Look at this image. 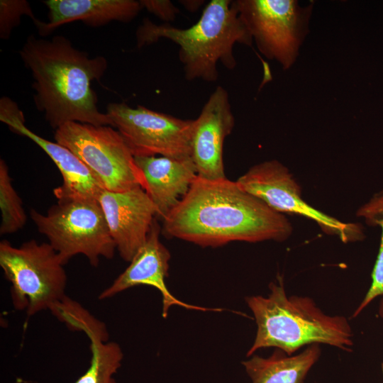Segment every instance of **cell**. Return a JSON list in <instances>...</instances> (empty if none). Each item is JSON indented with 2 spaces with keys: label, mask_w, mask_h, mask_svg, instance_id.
Returning <instances> with one entry per match:
<instances>
[{
  "label": "cell",
  "mask_w": 383,
  "mask_h": 383,
  "mask_svg": "<svg viewBox=\"0 0 383 383\" xmlns=\"http://www.w3.org/2000/svg\"><path fill=\"white\" fill-rule=\"evenodd\" d=\"M292 232L284 214L242 189L236 181L198 176L161 227L166 238L212 248L234 241L283 242Z\"/></svg>",
  "instance_id": "1"
},
{
  "label": "cell",
  "mask_w": 383,
  "mask_h": 383,
  "mask_svg": "<svg viewBox=\"0 0 383 383\" xmlns=\"http://www.w3.org/2000/svg\"><path fill=\"white\" fill-rule=\"evenodd\" d=\"M19 53L33 79L35 106L52 128L70 122L113 127L108 114L98 109L91 86L107 69L104 57H90L62 35L47 40L31 35Z\"/></svg>",
  "instance_id": "2"
},
{
  "label": "cell",
  "mask_w": 383,
  "mask_h": 383,
  "mask_svg": "<svg viewBox=\"0 0 383 383\" xmlns=\"http://www.w3.org/2000/svg\"><path fill=\"white\" fill-rule=\"evenodd\" d=\"M269 289L267 296L245 299L257 325L248 357L271 347L292 355L301 348L313 344L351 350L353 333L345 316L326 314L310 297L287 296L281 276L270 283Z\"/></svg>",
  "instance_id": "3"
},
{
  "label": "cell",
  "mask_w": 383,
  "mask_h": 383,
  "mask_svg": "<svg viewBox=\"0 0 383 383\" xmlns=\"http://www.w3.org/2000/svg\"><path fill=\"white\" fill-rule=\"evenodd\" d=\"M135 36L138 48L161 38L174 43L179 47L178 55L185 79L207 82L218 79V63L231 70L236 67L233 54L236 43L252 46L253 41L231 0H211L198 21L184 29L145 18Z\"/></svg>",
  "instance_id": "4"
},
{
  "label": "cell",
  "mask_w": 383,
  "mask_h": 383,
  "mask_svg": "<svg viewBox=\"0 0 383 383\" xmlns=\"http://www.w3.org/2000/svg\"><path fill=\"white\" fill-rule=\"evenodd\" d=\"M65 265L49 243L30 240L14 247L0 242V266L11 283L13 306L28 317L51 310L66 296Z\"/></svg>",
  "instance_id": "5"
},
{
  "label": "cell",
  "mask_w": 383,
  "mask_h": 383,
  "mask_svg": "<svg viewBox=\"0 0 383 383\" xmlns=\"http://www.w3.org/2000/svg\"><path fill=\"white\" fill-rule=\"evenodd\" d=\"M30 216L65 264L83 255L96 267L101 258L114 255L116 245L98 200L58 199L45 214L31 209Z\"/></svg>",
  "instance_id": "6"
},
{
  "label": "cell",
  "mask_w": 383,
  "mask_h": 383,
  "mask_svg": "<svg viewBox=\"0 0 383 383\" xmlns=\"http://www.w3.org/2000/svg\"><path fill=\"white\" fill-rule=\"evenodd\" d=\"M54 138L74 152L106 190L120 192L145 189L143 174L115 128L70 122L55 130Z\"/></svg>",
  "instance_id": "7"
},
{
  "label": "cell",
  "mask_w": 383,
  "mask_h": 383,
  "mask_svg": "<svg viewBox=\"0 0 383 383\" xmlns=\"http://www.w3.org/2000/svg\"><path fill=\"white\" fill-rule=\"evenodd\" d=\"M238 16L259 51L289 69L309 32L312 2L301 7L296 0L233 1Z\"/></svg>",
  "instance_id": "8"
},
{
  "label": "cell",
  "mask_w": 383,
  "mask_h": 383,
  "mask_svg": "<svg viewBox=\"0 0 383 383\" xmlns=\"http://www.w3.org/2000/svg\"><path fill=\"white\" fill-rule=\"evenodd\" d=\"M106 113L134 157L191 158L194 120L123 102L109 104Z\"/></svg>",
  "instance_id": "9"
},
{
  "label": "cell",
  "mask_w": 383,
  "mask_h": 383,
  "mask_svg": "<svg viewBox=\"0 0 383 383\" xmlns=\"http://www.w3.org/2000/svg\"><path fill=\"white\" fill-rule=\"evenodd\" d=\"M244 191L262 200L281 213L302 216L316 222L329 235L343 242L361 240L365 234L361 225L344 223L309 205L301 196V189L289 169L272 160L251 167L237 180Z\"/></svg>",
  "instance_id": "10"
},
{
  "label": "cell",
  "mask_w": 383,
  "mask_h": 383,
  "mask_svg": "<svg viewBox=\"0 0 383 383\" xmlns=\"http://www.w3.org/2000/svg\"><path fill=\"white\" fill-rule=\"evenodd\" d=\"M0 120L13 132L33 141L56 165L63 179L62 185L53 190L57 200H98L102 191L106 189L94 173L70 150L57 142L48 140L28 129L25 125L23 112L8 97H3L0 100Z\"/></svg>",
  "instance_id": "11"
},
{
  "label": "cell",
  "mask_w": 383,
  "mask_h": 383,
  "mask_svg": "<svg viewBox=\"0 0 383 383\" xmlns=\"http://www.w3.org/2000/svg\"><path fill=\"white\" fill-rule=\"evenodd\" d=\"M235 126L227 90L218 86L194 120L191 158L197 176L208 179L226 177L223 159L225 139Z\"/></svg>",
  "instance_id": "12"
},
{
  "label": "cell",
  "mask_w": 383,
  "mask_h": 383,
  "mask_svg": "<svg viewBox=\"0 0 383 383\" xmlns=\"http://www.w3.org/2000/svg\"><path fill=\"white\" fill-rule=\"evenodd\" d=\"M121 257L131 262L148 238L156 209L142 187L115 192L104 189L98 198Z\"/></svg>",
  "instance_id": "13"
},
{
  "label": "cell",
  "mask_w": 383,
  "mask_h": 383,
  "mask_svg": "<svg viewBox=\"0 0 383 383\" xmlns=\"http://www.w3.org/2000/svg\"><path fill=\"white\" fill-rule=\"evenodd\" d=\"M160 233L161 226L155 218L144 245L131 260L128 267L100 293L99 299L111 298L133 287L148 285L157 289L162 296L163 318L167 316L170 309L174 305L202 311H221V309H209L187 304L170 292L165 279L169 274L170 253L160 240Z\"/></svg>",
  "instance_id": "14"
},
{
  "label": "cell",
  "mask_w": 383,
  "mask_h": 383,
  "mask_svg": "<svg viewBox=\"0 0 383 383\" xmlns=\"http://www.w3.org/2000/svg\"><path fill=\"white\" fill-rule=\"evenodd\" d=\"M145 179L144 190L162 220L187 194L197 176L192 158L134 157Z\"/></svg>",
  "instance_id": "15"
},
{
  "label": "cell",
  "mask_w": 383,
  "mask_h": 383,
  "mask_svg": "<svg viewBox=\"0 0 383 383\" xmlns=\"http://www.w3.org/2000/svg\"><path fill=\"white\" fill-rule=\"evenodd\" d=\"M48 22L37 20L34 23L40 35H46L63 24L81 21L92 27L116 21L127 23L143 9L135 0H47Z\"/></svg>",
  "instance_id": "16"
},
{
  "label": "cell",
  "mask_w": 383,
  "mask_h": 383,
  "mask_svg": "<svg viewBox=\"0 0 383 383\" xmlns=\"http://www.w3.org/2000/svg\"><path fill=\"white\" fill-rule=\"evenodd\" d=\"M320 355L319 345L313 344L295 355L279 349L267 357L252 355L242 365L252 383H304Z\"/></svg>",
  "instance_id": "17"
},
{
  "label": "cell",
  "mask_w": 383,
  "mask_h": 383,
  "mask_svg": "<svg viewBox=\"0 0 383 383\" xmlns=\"http://www.w3.org/2000/svg\"><path fill=\"white\" fill-rule=\"evenodd\" d=\"M87 337L91 353L90 365L74 383H116L113 376L121 365V348L117 343L108 342L93 333Z\"/></svg>",
  "instance_id": "18"
},
{
  "label": "cell",
  "mask_w": 383,
  "mask_h": 383,
  "mask_svg": "<svg viewBox=\"0 0 383 383\" xmlns=\"http://www.w3.org/2000/svg\"><path fill=\"white\" fill-rule=\"evenodd\" d=\"M9 169L5 161L0 160V209L1 211V235L11 234L21 230L27 221L21 199L12 185Z\"/></svg>",
  "instance_id": "19"
},
{
  "label": "cell",
  "mask_w": 383,
  "mask_h": 383,
  "mask_svg": "<svg viewBox=\"0 0 383 383\" xmlns=\"http://www.w3.org/2000/svg\"><path fill=\"white\" fill-rule=\"evenodd\" d=\"M50 311L70 329L83 331L86 335L94 333L108 339L105 324L67 296Z\"/></svg>",
  "instance_id": "20"
},
{
  "label": "cell",
  "mask_w": 383,
  "mask_h": 383,
  "mask_svg": "<svg viewBox=\"0 0 383 383\" xmlns=\"http://www.w3.org/2000/svg\"><path fill=\"white\" fill-rule=\"evenodd\" d=\"M28 16L33 23L36 18L29 3L25 0L0 1V37L3 39L9 38L12 29L19 25L22 16Z\"/></svg>",
  "instance_id": "21"
},
{
  "label": "cell",
  "mask_w": 383,
  "mask_h": 383,
  "mask_svg": "<svg viewBox=\"0 0 383 383\" xmlns=\"http://www.w3.org/2000/svg\"><path fill=\"white\" fill-rule=\"evenodd\" d=\"M378 226L381 228V237L377 257L372 272L371 285L358 307L354 311L357 317L374 299L383 296V220Z\"/></svg>",
  "instance_id": "22"
},
{
  "label": "cell",
  "mask_w": 383,
  "mask_h": 383,
  "mask_svg": "<svg viewBox=\"0 0 383 383\" xmlns=\"http://www.w3.org/2000/svg\"><path fill=\"white\" fill-rule=\"evenodd\" d=\"M356 215L362 217L370 226H378L383 220V191L374 194L357 211Z\"/></svg>",
  "instance_id": "23"
},
{
  "label": "cell",
  "mask_w": 383,
  "mask_h": 383,
  "mask_svg": "<svg viewBox=\"0 0 383 383\" xmlns=\"http://www.w3.org/2000/svg\"><path fill=\"white\" fill-rule=\"evenodd\" d=\"M143 9L153 13L165 23H170L176 19L179 13V9L170 0H140Z\"/></svg>",
  "instance_id": "24"
},
{
  "label": "cell",
  "mask_w": 383,
  "mask_h": 383,
  "mask_svg": "<svg viewBox=\"0 0 383 383\" xmlns=\"http://www.w3.org/2000/svg\"><path fill=\"white\" fill-rule=\"evenodd\" d=\"M179 3L189 11L194 12L197 11L204 3L201 0H182Z\"/></svg>",
  "instance_id": "25"
},
{
  "label": "cell",
  "mask_w": 383,
  "mask_h": 383,
  "mask_svg": "<svg viewBox=\"0 0 383 383\" xmlns=\"http://www.w3.org/2000/svg\"><path fill=\"white\" fill-rule=\"evenodd\" d=\"M378 313L379 316L383 318V297L382 300L380 301L379 305V309H378Z\"/></svg>",
  "instance_id": "26"
},
{
  "label": "cell",
  "mask_w": 383,
  "mask_h": 383,
  "mask_svg": "<svg viewBox=\"0 0 383 383\" xmlns=\"http://www.w3.org/2000/svg\"><path fill=\"white\" fill-rule=\"evenodd\" d=\"M382 373H383V360H382Z\"/></svg>",
  "instance_id": "27"
}]
</instances>
